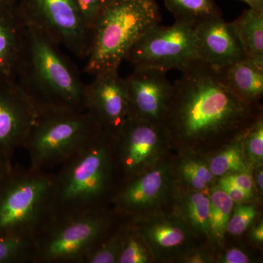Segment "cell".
Returning <instances> with one entry per match:
<instances>
[{
  "label": "cell",
  "mask_w": 263,
  "mask_h": 263,
  "mask_svg": "<svg viewBox=\"0 0 263 263\" xmlns=\"http://www.w3.org/2000/svg\"><path fill=\"white\" fill-rule=\"evenodd\" d=\"M181 72L162 124L172 146L183 153L212 154L262 117L260 103H246L232 94L206 64L196 60Z\"/></svg>",
  "instance_id": "cell-1"
},
{
  "label": "cell",
  "mask_w": 263,
  "mask_h": 263,
  "mask_svg": "<svg viewBox=\"0 0 263 263\" xmlns=\"http://www.w3.org/2000/svg\"><path fill=\"white\" fill-rule=\"evenodd\" d=\"M58 47L44 33L27 25L15 81L32 100L38 113L86 110V85L75 65Z\"/></svg>",
  "instance_id": "cell-2"
},
{
  "label": "cell",
  "mask_w": 263,
  "mask_h": 263,
  "mask_svg": "<svg viewBox=\"0 0 263 263\" xmlns=\"http://www.w3.org/2000/svg\"><path fill=\"white\" fill-rule=\"evenodd\" d=\"M59 167L54 174V216L112 205L122 183L114 160L111 135L103 131Z\"/></svg>",
  "instance_id": "cell-3"
},
{
  "label": "cell",
  "mask_w": 263,
  "mask_h": 263,
  "mask_svg": "<svg viewBox=\"0 0 263 263\" xmlns=\"http://www.w3.org/2000/svg\"><path fill=\"white\" fill-rule=\"evenodd\" d=\"M160 21L157 0H114L91 29L84 72L119 70L135 43Z\"/></svg>",
  "instance_id": "cell-4"
},
{
  "label": "cell",
  "mask_w": 263,
  "mask_h": 263,
  "mask_svg": "<svg viewBox=\"0 0 263 263\" xmlns=\"http://www.w3.org/2000/svg\"><path fill=\"white\" fill-rule=\"evenodd\" d=\"M54 174L13 165L0 183V235L34 238L54 216Z\"/></svg>",
  "instance_id": "cell-5"
},
{
  "label": "cell",
  "mask_w": 263,
  "mask_h": 263,
  "mask_svg": "<svg viewBox=\"0 0 263 263\" xmlns=\"http://www.w3.org/2000/svg\"><path fill=\"white\" fill-rule=\"evenodd\" d=\"M124 219L113 205L53 216L34 238V263H84Z\"/></svg>",
  "instance_id": "cell-6"
},
{
  "label": "cell",
  "mask_w": 263,
  "mask_h": 263,
  "mask_svg": "<svg viewBox=\"0 0 263 263\" xmlns=\"http://www.w3.org/2000/svg\"><path fill=\"white\" fill-rule=\"evenodd\" d=\"M88 110H63L38 113L22 148L30 167L50 171L60 167L103 132Z\"/></svg>",
  "instance_id": "cell-7"
},
{
  "label": "cell",
  "mask_w": 263,
  "mask_h": 263,
  "mask_svg": "<svg viewBox=\"0 0 263 263\" xmlns=\"http://www.w3.org/2000/svg\"><path fill=\"white\" fill-rule=\"evenodd\" d=\"M17 8L27 25L44 33L57 46H65L75 56L86 60L92 32L76 0H19Z\"/></svg>",
  "instance_id": "cell-8"
},
{
  "label": "cell",
  "mask_w": 263,
  "mask_h": 263,
  "mask_svg": "<svg viewBox=\"0 0 263 263\" xmlns=\"http://www.w3.org/2000/svg\"><path fill=\"white\" fill-rule=\"evenodd\" d=\"M112 138L122 185L163 162L167 149L173 147L162 124L131 118Z\"/></svg>",
  "instance_id": "cell-9"
},
{
  "label": "cell",
  "mask_w": 263,
  "mask_h": 263,
  "mask_svg": "<svg viewBox=\"0 0 263 263\" xmlns=\"http://www.w3.org/2000/svg\"><path fill=\"white\" fill-rule=\"evenodd\" d=\"M125 60L135 68L182 71L198 60L195 27L177 22L170 27L156 24L135 43Z\"/></svg>",
  "instance_id": "cell-10"
},
{
  "label": "cell",
  "mask_w": 263,
  "mask_h": 263,
  "mask_svg": "<svg viewBox=\"0 0 263 263\" xmlns=\"http://www.w3.org/2000/svg\"><path fill=\"white\" fill-rule=\"evenodd\" d=\"M176 185L173 167L163 162L123 183L112 200V205L127 219L161 212L164 202L172 200Z\"/></svg>",
  "instance_id": "cell-11"
},
{
  "label": "cell",
  "mask_w": 263,
  "mask_h": 263,
  "mask_svg": "<svg viewBox=\"0 0 263 263\" xmlns=\"http://www.w3.org/2000/svg\"><path fill=\"white\" fill-rule=\"evenodd\" d=\"M85 88V108L104 131L114 136L129 119V105L125 79L119 70L99 72Z\"/></svg>",
  "instance_id": "cell-12"
},
{
  "label": "cell",
  "mask_w": 263,
  "mask_h": 263,
  "mask_svg": "<svg viewBox=\"0 0 263 263\" xmlns=\"http://www.w3.org/2000/svg\"><path fill=\"white\" fill-rule=\"evenodd\" d=\"M148 245L155 260L179 258L193 248V234L174 213L159 212L128 219Z\"/></svg>",
  "instance_id": "cell-13"
},
{
  "label": "cell",
  "mask_w": 263,
  "mask_h": 263,
  "mask_svg": "<svg viewBox=\"0 0 263 263\" xmlns=\"http://www.w3.org/2000/svg\"><path fill=\"white\" fill-rule=\"evenodd\" d=\"M37 115L35 105L16 81H0V152L12 162Z\"/></svg>",
  "instance_id": "cell-14"
},
{
  "label": "cell",
  "mask_w": 263,
  "mask_h": 263,
  "mask_svg": "<svg viewBox=\"0 0 263 263\" xmlns=\"http://www.w3.org/2000/svg\"><path fill=\"white\" fill-rule=\"evenodd\" d=\"M125 81L129 98V118L162 124L173 91V84L166 72L137 67L125 78Z\"/></svg>",
  "instance_id": "cell-15"
},
{
  "label": "cell",
  "mask_w": 263,
  "mask_h": 263,
  "mask_svg": "<svg viewBox=\"0 0 263 263\" xmlns=\"http://www.w3.org/2000/svg\"><path fill=\"white\" fill-rule=\"evenodd\" d=\"M195 34L198 60L214 69L226 67L246 58L233 26L221 15L197 24Z\"/></svg>",
  "instance_id": "cell-16"
},
{
  "label": "cell",
  "mask_w": 263,
  "mask_h": 263,
  "mask_svg": "<svg viewBox=\"0 0 263 263\" xmlns=\"http://www.w3.org/2000/svg\"><path fill=\"white\" fill-rule=\"evenodd\" d=\"M27 30L17 5L0 2V81H15Z\"/></svg>",
  "instance_id": "cell-17"
},
{
  "label": "cell",
  "mask_w": 263,
  "mask_h": 263,
  "mask_svg": "<svg viewBox=\"0 0 263 263\" xmlns=\"http://www.w3.org/2000/svg\"><path fill=\"white\" fill-rule=\"evenodd\" d=\"M214 70L218 80L232 94L246 103H259L263 95V67L245 58Z\"/></svg>",
  "instance_id": "cell-18"
},
{
  "label": "cell",
  "mask_w": 263,
  "mask_h": 263,
  "mask_svg": "<svg viewBox=\"0 0 263 263\" xmlns=\"http://www.w3.org/2000/svg\"><path fill=\"white\" fill-rule=\"evenodd\" d=\"M171 201L173 213L184 222L195 237L209 240L210 190H188L180 188L177 184Z\"/></svg>",
  "instance_id": "cell-19"
},
{
  "label": "cell",
  "mask_w": 263,
  "mask_h": 263,
  "mask_svg": "<svg viewBox=\"0 0 263 263\" xmlns=\"http://www.w3.org/2000/svg\"><path fill=\"white\" fill-rule=\"evenodd\" d=\"M231 24L246 58L263 67V12L249 8Z\"/></svg>",
  "instance_id": "cell-20"
},
{
  "label": "cell",
  "mask_w": 263,
  "mask_h": 263,
  "mask_svg": "<svg viewBox=\"0 0 263 263\" xmlns=\"http://www.w3.org/2000/svg\"><path fill=\"white\" fill-rule=\"evenodd\" d=\"M243 136L213 152L206 160L209 170L216 179L234 173L252 172L243 154Z\"/></svg>",
  "instance_id": "cell-21"
},
{
  "label": "cell",
  "mask_w": 263,
  "mask_h": 263,
  "mask_svg": "<svg viewBox=\"0 0 263 263\" xmlns=\"http://www.w3.org/2000/svg\"><path fill=\"white\" fill-rule=\"evenodd\" d=\"M176 22L195 27L213 17L221 15L216 0H164Z\"/></svg>",
  "instance_id": "cell-22"
},
{
  "label": "cell",
  "mask_w": 263,
  "mask_h": 263,
  "mask_svg": "<svg viewBox=\"0 0 263 263\" xmlns=\"http://www.w3.org/2000/svg\"><path fill=\"white\" fill-rule=\"evenodd\" d=\"M234 202L216 185L210 189L209 240L218 247L224 243L227 226L233 212Z\"/></svg>",
  "instance_id": "cell-23"
},
{
  "label": "cell",
  "mask_w": 263,
  "mask_h": 263,
  "mask_svg": "<svg viewBox=\"0 0 263 263\" xmlns=\"http://www.w3.org/2000/svg\"><path fill=\"white\" fill-rule=\"evenodd\" d=\"M185 155L178 165L176 179L179 180L183 188L188 190H210L216 178L211 173L207 162L196 154L185 153Z\"/></svg>",
  "instance_id": "cell-24"
},
{
  "label": "cell",
  "mask_w": 263,
  "mask_h": 263,
  "mask_svg": "<svg viewBox=\"0 0 263 263\" xmlns=\"http://www.w3.org/2000/svg\"><path fill=\"white\" fill-rule=\"evenodd\" d=\"M34 238L0 235V263H34Z\"/></svg>",
  "instance_id": "cell-25"
},
{
  "label": "cell",
  "mask_w": 263,
  "mask_h": 263,
  "mask_svg": "<svg viewBox=\"0 0 263 263\" xmlns=\"http://www.w3.org/2000/svg\"><path fill=\"white\" fill-rule=\"evenodd\" d=\"M124 219L110 235L84 259V263H118L127 230Z\"/></svg>",
  "instance_id": "cell-26"
},
{
  "label": "cell",
  "mask_w": 263,
  "mask_h": 263,
  "mask_svg": "<svg viewBox=\"0 0 263 263\" xmlns=\"http://www.w3.org/2000/svg\"><path fill=\"white\" fill-rule=\"evenodd\" d=\"M155 260L141 235L127 219V230L118 263H148Z\"/></svg>",
  "instance_id": "cell-27"
},
{
  "label": "cell",
  "mask_w": 263,
  "mask_h": 263,
  "mask_svg": "<svg viewBox=\"0 0 263 263\" xmlns=\"http://www.w3.org/2000/svg\"><path fill=\"white\" fill-rule=\"evenodd\" d=\"M243 154L251 168L262 165L263 119L259 118L243 136Z\"/></svg>",
  "instance_id": "cell-28"
},
{
  "label": "cell",
  "mask_w": 263,
  "mask_h": 263,
  "mask_svg": "<svg viewBox=\"0 0 263 263\" xmlns=\"http://www.w3.org/2000/svg\"><path fill=\"white\" fill-rule=\"evenodd\" d=\"M237 204L238 205L233 209L226 230L227 233L234 236H239L245 233L253 224L258 214L257 207L253 204L246 202Z\"/></svg>",
  "instance_id": "cell-29"
},
{
  "label": "cell",
  "mask_w": 263,
  "mask_h": 263,
  "mask_svg": "<svg viewBox=\"0 0 263 263\" xmlns=\"http://www.w3.org/2000/svg\"><path fill=\"white\" fill-rule=\"evenodd\" d=\"M114 0H76L86 25L92 29L100 15Z\"/></svg>",
  "instance_id": "cell-30"
},
{
  "label": "cell",
  "mask_w": 263,
  "mask_h": 263,
  "mask_svg": "<svg viewBox=\"0 0 263 263\" xmlns=\"http://www.w3.org/2000/svg\"><path fill=\"white\" fill-rule=\"evenodd\" d=\"M217 186L221 188L233 202H236V203L248 202L254 196V195L247 193L242 189L235 186L233 183L226 181L221 178H219L218 179Z\"/></svg>",
  "instance_id": "cell-31"
},
{
  "label": "cell",
  "mask_w": 263,
  "mask_h": 263,
  "mask_svg": "<svg viewBox=\"0 0 263 263\" xmlns=\"http://www.w3.org/2000/svg\"><path fill=\"white\" fill-rule=\"evenodd\" d=\"M220 178L254 195V181L250 172L234 173Z\"/></svg>",
  "instance_id": "cell-32"
},
{
  "label": "cell",
  "mask_w": 263,
  "mask_h": 263,
  "mask_svg": "<svg viewBox=\"0 0 263 263\" xmlns=\"http://www.w3.org/2000/svg\"><path fill=\"white\" fill-rule=\"evenodd\" d=\"M181 262L186 263L212 262V255L202 249L191 248L181 254L178 258Z\"/></svg>",
  "instance_id": "cell-33"
},
{
  "label": "cell",
  "mask_w": 263,
  "mask_h": 263,
  "mask_svg": "<svg viewBox=\"0 0 263 263\" xmlns=\"http://www.w3.org/2000/svg\"><path fill=\"white\" fill-rule=\"evenodd\" d=\"M221 262L224 263H249L251 259L248 255L240 250L239 249L233 248L227 251L221 256Z\"/></svg>",
  "instance_id": "cell-34"
},
{
  "label": "cell",
  "mask_w": 263,
  "mask_h": 263,
  "mask_svg": "<svg viewBox=\"0 0 263 263\" xmlns=\"http://www.w3.org/2000/svg\"><path fill=\"white\" fill-rule=\"evenodd\" d=\"M13 167V162L0 152V183L9 174Z\"/></svg>",
  "instance_id": "cell-35"
},
{
  "label": "cell",
  "mask_w": 263,
  "mask_h": 263,
  "mask_svg": "<svg viewBox=\"0 0 263 263\" xmlns=\"http://www.w3.org/2000/svg\"><path fill=\"white\" fill-rule=\"evenodd\" d=\"M250 236L254 243L262 245L263 243V223L261 219L257 224L252 226L251 229Z\"/></svg>",
  "instance_id": "cell-36"
},
{
  "label": "cell",
  "mask_w": 263,
  "mask_h": 263,
  "mask_svg": "<svg viewBox=\"0 0 263 263\" xmlns=\"http://www.w3.org/2000/svg\"><path fill=\"white\" fill-rule=\"evenodd\" d=\"M254 173H255L254 177L252 176V179L255 180L254 181V185L256 188L258 190L259 193H262L263 192V171L262 165L257 166L254 167Z\"/></svg>",
  "instance_id": "cell-37"
},
{
  "label": "cell",
  "mask_w": 263,
  "mask_h": 263,
  "mask_svg": "<svg viewBox=\"0 0 263 263\" xmlns=\"http://www.w3.org/2000/svg\"><path fill=\"white\" fill-rule=\"evenodd\" d=\"M238 1L246 3L251 9L263 12V0H238Z\"/></svg>",
  "instance_id": "cell-38"
},
{
  "label": "cell",
  "mask_w": 263,
  "mask_h": 263,
  "mask_svg": "<svg viewBox=\"0 0 263 263\" xmlns=\"http://www.w3.org/2000/svg\"><path fill=\"white\" fill-rule=\"evenodd\" d=\"M19 0H0L2 3H7L10 5H17L18 4Z\"/></svg>",
  "instance_id": "cell-39"
}]
</instances>
